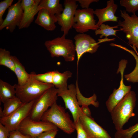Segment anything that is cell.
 Masks as SVG:
<instances>
[{"mask_svg": "<svg viewBox=\"0 0 138 138\" xmlns=\"http://www.w3.org/2000/svg\"><path fill=\"white\" fill-rule=\"evenodd\" d=\"M107 6L103 8L96 9L94 11V14L98 19L96 25L99 27L105 22L111 21L117 22L118 17L115 14L118 8V5L114 3L113 0L107 1Z\"/></svg>", "mask_w": 138, "mask_h": 138, "instance_id": "e0dca14e", "label": "cell"}, {"mask_svg": "<svg viewBox=\"0 0 138 138\" xmlns=\"http://www.w3.org/2000/svg\"><path fill=\"white\" fill-rule=\"evenodd\" d=\"M65 109L56 102L44 113L41 120L51 123L64 132L71 134L75 130V126Z\"/></svg>", "mask_w": 138, "mask_h": 138, "instance_id": "7a4b0ae2", "label": "cell"}, {"mask_svg": "<svg viewBox=\"0 0 138 138\" xmlns=\"http://www.w3.org/2000/svg\"><path fill=\"white\" fill-rule=\"evenodd\" d=\"M120 11L124 20L118 22V25L120 27L119 30L125 33L129 44L138 50V17L135 14L130 16L125 10Z\"/></svg>", "mask_w": 138, "mask_h": 138, "instance_id": "8992f818", "label": "cell"}, {"mask_svg": "<svg viewBox=\"0 0 138 138\" xmlns=\"http://www.w3.org/2000/svg\"><path fill=\"white\" fill-rule=\"evenodd\" d=\"M40 0H22L23 10L22 19L18 27L20 29L28 27L34 19L35 15L39 11L38 5Z\"/></svg>", "mask_w": 138, "mask_h": 138, "instance_id": "2e32d148", "label": "cell"}, {"mask_svg": "<svg viewBox=\"0 0 138 138\" xmlns=\"http://www.w3.org/2000/svg\"><path fill=\"white\" fill-rule=\"evenodd\" d=\"M80 107V109L82 112L87 116L92 118L91 116V112L88 106L83 105L81 106Z\"/></svg>", "mask_w": 138, "mask_h": 138, "instance_id": "836d02e7", "label": "cell"}, {"mask_svg": "<svg viewBox=\"0 0 138 138\" xmlns=\"http://www.w3.org/2000/svg\"><path fill=\"white\" fill-rule=\"evenodd\" d=\"M16 97L15 88L8 83L0 80V100L3 103L6 100Z\"/></svg>", "mask_w": 138, "mask_h": 138, "instance_id": "7402d4cb", "label": "cell"}, {"mask_svg": "<svg viewBox=\"0 0 138 138\" xmlns=\"http://www.w3.org/2000/svg\"><path fill=\"white\" fill-rule=\"evenodd\" d=\"M13 0H4L0 2V25L4 20L3 16L7 8L12 5Z\"/></svg>", "mask_w": 138, "mask_h": 138, "instance_id": "83f0119b", "label": "cell"}, {"mask_svg": "<svg viewBox=\"0 0 138 138\" xmlns=\"http://www.w3.org/2000/svg\"><path fill=\"white\" fill-rule=\"evenodd\" d=\"M75 45L77 56V67L80 59L85 53L91 54L95 52L99 46L97 42L90 35L84 33H79L75 36Z\"/></svg>", "mask_w": 138, "mask_h": 138, "instance_id": "4fadbf2b", "label": "cell"}, {"mask_svg": "<svg viewBox=\"0 0 138 138\" xmlns=\"http://www.w3.org/2000/svg\"><path fill=\"white\" fill-rule=\"evenodd\" d=\"M13 86L15 90L16 96L20 99L23 103L35 100L46 90L54 86L39 81L31 75L30 78L24 85L20 86L15 84Z\"/></svg>", "mask_w": 138, "mask_h": 138, "instance_id": "3957f363", "label": "cell"}, {"mask_svg": "<svg viewBox=\"0 0 138 138\" xmlns=\"http://www.w3.org/2000/svg\"><path fill=\"white\" fill-rule=\"evenodd\" d=\"M58 129L44 132L38 136L32 138H55L58 132Z\"/></svg>", "mask_w": 138, "mask_h": 138, "instance_id": "f546056e", "label": "cell"}, {"mask_svg": "<svg viewBox=\"0 0 138 138\" xmlns=\"http://www.w3.org/2000/svg\"><path fill=\"white\" fill-rule=\"evenodd\" d=\"M64 8L59 0H40L38 10L39 11L42 9H45L55 15L60 14Z\"/></svg>", "mask_w": 138, "mask_h": 138, "instance_id": "d6986e66", "label": "cell"}, {"mask_svg": "<svg viewBox=\"0 0 138 138\" xmlns=\"http://www.w3.org/2000/svg\"><path fill=\"white\" fill-rule=\"evenodd\" d=\"M8 138H32V137L29 136L24 135L19 130H16L10 132Z\"/></svg>", "mask_w": 138, "mask_h": 138, "instance_id": "4dcf8cb0", "label": "cell"}, {"mask_svg": "<svg viewBox=\"0 0 138 138\" xmlns=\"http://www.w3.org/2000/svg\"><path fill=\"white\" fill-rule=\"evenodd\" d=\"M75 126V130H76L77 133V138H88L82 125L79 118Z\"/></svg>", "mask_w": 138, "mask_h": 138, "instance_id": "f1b7e54d", "label": "cell"}, {"mask_svg": "<svg viewBox=\"0 0 138 138\" xmlns=\"http://www.w3.org/2000/svg\"><path fill=\"white\" fill-rule=\"evenodd\" d=\"M15 67L14 73L16 76L18 84L20 86L25 84L31 77L30 74L26 71L24 67L19 59L16 56H13Z\"/></svg>", "mask_w": 138, "mask_h": 138, "instance_id": "44dd1931", "label": "cell"}, {"mask_svg": "<svg viewBox=\"0 0 138 138\" xmlns=\"http://www.w3.org/2000/svg\"><path fill=\"white\" fill-rule=\"evenodd\" d=\"M13 56L5 48H0V65L5 66L14 72L15 65Z\"/></svg>", "mask_w": 138, "mask_h": 138, "instance_id": "603a6c76", "label": "cell"}, {"mask_svg": "<svg viewBox=\"0 0 138 138\" xmlns=\"http://www.w3.org/2000/svg\"><path fill=\"white\" fill-rule=\"evenodd\" d=\"M119 26L117 25L114 26H111L109 25H105L103 24L99 27V28L95 31V34L96 35L100 34V38L101 39L103 36L105 38L109 36L113 35L117 37L116 32L120 30H116L114 29L118 28Z\"/></svg>", "mask_w": 138, "mask_h": 138, "instance_id": "d4e9b609", "label": "cell"}, {"mask_svg": "<svg viewBox=\"0 0 138 138\" xmlns=\"http://www.w3.org/2000/svg\"><path fill=\"white\" fill-rule=\"evenodd\" d=\"M94 12L91 8L76 10L72 27L77 32L83 33L90 30L95 31L99 28L94 18Z\"/></svg>", "mask_w": 138, "mask_h": 138, "instance_id": "52a82bcc", "label": "cell"}, {"mask_svg": "<svg viewBox=\"0 0 138 138\" xmlns=\"http://www.w3.org/2000/svg\"><path fill=\"white\" fill-rule=\"evenodd\" d=\"M120 3L125 8L127 12L134 14L138 10V0H121Z\"/></svg>", "mask_w": 138, "mask_h": 138, "instance_id": "4316f807", "label": "cell"}, {"mask_svg": "<svg viewBox=\"0 0 138 138\" xmlns=\"http://www.w3.org/2000/svg\"><path fill=\"white\" fill-rule=\"evenodd\" d=\"M10 133L7 128L0 123V138H8Z\"/></svg>", "mask_w": 138, "mask_h": 138, "instance_id": "1f68e13d", "label": "cell"}, {"mask_svg": "<svg viewBox=\"0 0 138 138\" xmlns=\"http://www.w3.org/2000/svg\"><path fill=\"white\" fill-rule=\"evenodd\" d=\"M57 95L61 97L65 103V109H68L72 115L74 125L79 119L80 107L77 97V90L74 84H71L68 87L57 89Z\"/></svg>", "mask_w": 138, "mask_h": 138, "instance_id": "ba28073f", "label": "cell"}, {"mask_svg": "<svg viewBox=\"0 0 138 138\" xmlns=\"http://www.w3.org/2000/svg\"><path fill=\"white\" fill-rule=\"evenodd\" d=\"M76 87L77 90V97L79 106L85 105L88 106L92 105L96 107H99V103L97 101V96L94 93L90 97H85L82 95L79 90L77 80L76 82Z\"/></svg>", "mask_w": 138, "mask_h": 138, "instance_id": "cb8c5ba5", "label": "cell"}, {"mask_svg": "<svg viewBox=\"0 0 138 138\" xmlns=\"http://www.w3.org/2000/svg\"><path fill=\"white\" fill-rule=\"evenodd\" d=\"M63 34L52 40H47L44 44L52 57L62 56L66 62H72L75 59L76 50L73 41L66 39Z\"/></svg>", "mask_w": 138, "mask_h": 138, "instance_id": "277c9868", "label": "cell"}, {"mask_svg": "<svg viewBox=\"0 0 138 138\" xmlns=\"http://www.w3.org/2000/svg\"><path fill=\"white\" fill-rule=\"evenodd\" d=\"M57 20L55 15L48 10L42 9L39 11L35 23L48 31L54 30Z\"/></svg>", "mask_w": 138, "mask_h": 138, "instance_id": "ac0fdd59", "label": "cell"}, {"mask_svg": "<svg viewBox=\"0 0 138 138\" xmlns=\"http://www.w3.org/2000/svg\"><path fill=\"white\" fill-rule=\"evenodd\" d=\"M57 89L54 86L50 88L34 100L28 117L35 121L41 120L44 113L58 99Z\"/></svg>", "mask_w": 138, "mask_h": 138, "instance_id": "5b68a950", "label": "cell"}, {"mask_svg": "<svg viewBox=\"0 0 138 138\" xmlns=\"http://www.w3.org/2000/svg\"><path fill=\"white\" fill-rule=\"evenodd\" d=\"M80 4V6L83 9L88 8L90 4L94 2H97L98 0H77Z\"/></svg>", "mask_w": 138, "mask_h": 138, "instance_id": "d6a6232c", "label": "cell"}, {"mask_svg": "<svg viewBox=\"0 0 138 138\" xmlns=\"http://www.w3.org/2000/svg\"><path fill=\"white\" fill-rule=\"evenodd\" d=\"M138 131V123L128 128L123 129L117 131L114 134L115 138H131L133 134Z\"/></svg>", "mask_w": 138, "mask_h": 138, "instance_id": "484cf974", "label": "cell"}, {"mask_svg": "<svg viewBox=\"0 0 138 138\" xmlns=\"http://www.w3.org/2000/svg\"><path fill=\"white\" fill-rule=\"evenodd\" d=\"M57 129V128L51 123L33 120L28 117L21 122L18 130L23 134L34 138L44 132Z\"/></svg>", "mask_w": 138, "mask_h": 138, "instance_id": "9c48e42d", "label": "cell"}, {"mask_svg": "<svg viewBox=\"0 0 138 138\" xmlns=\"http://www.w3.org/2000/svg\"><path fill=\"white\" fill-rule=\"evenodd\" d=\"M127 63V61L125 59H122L119 62V68L117 73L120 72L121 74V79L119 86L118 89H114L106 102L107 109L110 113L117 105L131 91V86L125 85L123 82V74Z\"/></svg>", "mask_w": 138, "mask_h": 138, "instance_id": "30bf717a", "label": "cell"}, {"mask_svg": "<svg viewBox=\"0 0 138 138\" xmlns=\"http://www.w3.org/2000/svg\"><path fill=\"white\" fill-rule=\"evenodd\" d=\"M79 114L80 121L88 138H112L107 131L93 118L85 115L81 109Z\"/></svg>", "mask_w": 138, "mask_h": 138, "instance_id": "9a60e30c", "label": "cell"}, {"mask_svg": "<svg viewBox=\"0 0 138 138\" xmlns=\"http://www.w3.org/2000/svg\"><path fill=\"white\" fill-rule=\"evenodd\" d=\"M75 0H65L64 8L60 14L55 15L58 24L61 27V31L65 36L72 27L76 11L78 6Z\"/></svg>", "mask_w": 138, "mask_h": 138, "instance_id": "7c38bea8", "label": "cell"}, {"mask_svg": "<svg viewBox=\"0 0 138 138\" xmlns=\"http://www.w3.org/2000/svg\"><path fill=\"white\" fill-rule=\"evenodd\" d=\"M136 100L135 92L130 91L114 107L110 113L115 128L117 131L122 129L130 117L135 114L133 110Z\"/></svg>", "mask_w": 138, "mask_h": 138, "instance_id": "6da1fadb", "label": "cell"}, {"mask_svg": "<svg viewBox=\"0 0 138 138\" xmlns=\"http://www.w3.org/2000/svg\"><path fill=\"white\" fill-rule=\"evenodd\" d=\"M4 109L1 108L0 118L8 116L15 112L23 104L21 100L16 96L5 101L3 103Z\"/></svg>", "mask_w": 138, "mask_h": 138, "instance_id": "ffe728a7", "label": "cell"}, {"mask_svg": "<svg viewBox=\"0 0 138 138\" xmlns=\"http://www.w3.org/2000/svg\"><path fill=\"white\" fill-rule=\"evenodd\" d=\"M19 0L8 8L6 17L0 25V30L6 28L10 32H13L16 27H18L21 22L23 14V10Z\"/></svg>", "mask_w": 138, "mask_h": 138, "instance_id": "5bb4252c", "label": "cell"}, {"mask_svg": "<svg viewBox=\"0 0 138 138\" xmlns=\"http://www.w3.org/2000/svg\"><path fill=\"white\" fill-rule=\"evenodd\" d=\"M34 101L23 103L21 107L10 115L0 118V123L5 126L10 132L18 130L21 122L28 117Z\"/></svg>", "mask_w": 138, "mask_h": 138, "instance_id": "8fae6325", "label": "cell"}]
</instances>
